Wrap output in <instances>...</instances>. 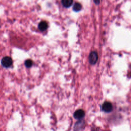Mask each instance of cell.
Here are the masks:
<instances>
[{"label": "cell", "instance_id": "cell-8", "mask_svg": "<svg viewBox=\"0 0 131 131\" xmlns=\"http://www.w3.org/2000/svg\"><path fill=\"white\" fill-rule=\"evenodd\" d=\"M32 63H33V62L31 59H28V60H26L25 62V66L28 68L31 67L32 65Z\"/></svg>", "mask_w": 131, "mask_h": 131}, {"label": "cell", "instance_id": "cell-6", "mask_svg": "<svg viewBox=\"0 0 131 131\" xmlns=\"http://www.w3.org/2000/svg\"><path fill=\"white\" fill-rule=\"evenodd\" d=\"M61 3L62 5L66 8L70 7L72 3H73V0H61Z\"/></svg>", "mask_w": 131, "mask_h": 131}, {"label": "cell", "instance_id": "cell-4", "mask_svg": "<svg viewBox=\"0 0 131 131\" xmlns=\"http://www.w3.org/2000/svg\"><path fill=\"white\" fill-rule=\"evenodd\" d=\"M85 113L82 110H78L74 113V117L77 119H81L84 116Z\"/></svg>", "mask_w": 131, "mask_h": 131}, {"label": "cell", "instance_id": "cell-7", "mask_svg": "<svg viewBox=\"0 0 131 131\" xmlns=\"http://www.w3.org/2000/svg\"><path fill=\"white\" fill-rule=\"evenodd\" d=\"M81 8H82V6H81V5L80 3H76L74 5L73 9V10L75 11H80L81 10Z\"/></svg>", "mask_w": 131, "mask_h": 131}, {"label": "cell", "instance_id": "cell-5", "mask_svg": "<svg viewBox=\"0 0 131 131\" xmlns=\"http://www.w3.org/2000/svg\"><path fill=\"white\" fill-rule=\"evenodd\" d=\"M47 28H48V24L45 21H42L40 22V23L38 25V28L41 31L46 30L47 29Z\"/></svg>", "mask_w": 131, "mask_h": 131}, {"label": "cell", "instance_id": "cell-2", "mask_svg": "<svg viewBox=\"0 0 131 131\" xmlns=\"http://www.w3.org/2000/svg\"><path fill=\"white\" fill-rule=\"evenodd\" d=\"M12 59L11 57L9 56H5L4 58H2L1 60V63L3 66L6 67V68H8L10 67L12 64Z\"/></svg>", "mask_w": 131, "mask_h": 131}, {"label": "cell", "instance_id": "cell-3", "mask_svg": "<svg viewBox=\"0 0 131 131\" xmlns=\"http://www.w3.org/2000/svg\"><path fill=\"white\" fill-rule=\"evenodd\" d=\"M102 110L106 113L111 112L113 110V105L110 102H105L102 105Z\"/></svg>", "mask_w": 131, "mask_h": 131}, {"label": "cell", "instance_id": "cell-9", "mask_svg": "<svg viewBox=\"0 0 131 131\" xmlns=\"http://www.w3.org/2000/svg\"><path fill=\"white\" fill-rule=\"evenodd\" d=\"M100 0H94V2L96 4H99L100 3Z\"/></svg>", "mask_w": 131, "mask_h": 131}, {"label": "cell", "instance_id": "cell-1", "mask_svg": "<svg viewBox=\"0 0 131 131\" xmlns=\"http://www.w3.org/2000/svg\"><path fill=\"white\" fill-rule=\"evenodd\" d=\"M98 58V53L96 51H92L89 55V61L92 64H94L97 61Z\"/></svg>", "mask_w": 131, "mask_h": 131}]
</instances>
